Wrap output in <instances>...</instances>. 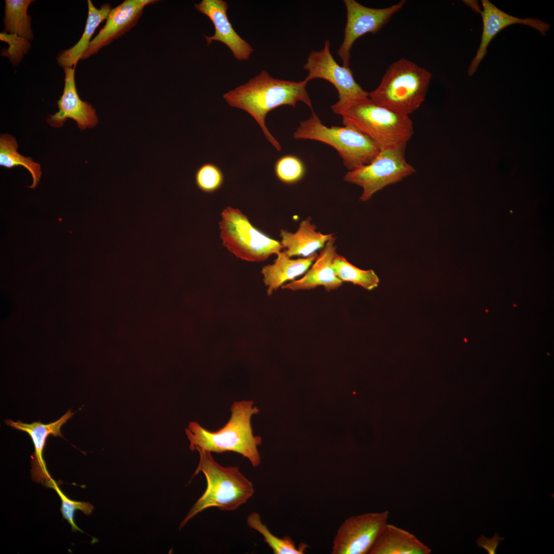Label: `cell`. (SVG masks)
<instances>
[{
    "label": "cell",
    "mask_w": 554,
    "mask_h": 554,
    "mask_svg": "<svg viewBox=\"0 0 554 554\" xmlns=\"http://www.w3.org/2000/svg\"><path fill=\"white\" fill-rule=\"evenodd\" d=\"M308 82L280 80L262 70L260 74L223 95L232 107L242 109L257 122L267 140L279 151L281 146L271 135L265 124L267 114L284 105L295 107L302 102L313 110L311 99L306 90Z\"/></svg>",
    "instance_id": "6da1fadb"
},
{
    "label": "cell",
    "mask_w": 554,
    "mask_h": 554,
    "mask_svg": "<svg viewBox=\"0 0 554 554\" xmlns=\"http://www.w3.org/2000/svg\"><path fill=\"white\" fill-rule=\"evenodd\" d=\"M331 108L334 113L342 116L344 126L368 136L380 150L406 149L413 134L409 115L381 106L369 96L338 101Z\"/></svg>",
    "instance_id": "7a4b0ae2"
},
{
    "label": "cell",
    "mask_w": 554,
    "mask_h": 554,
    "mask_svg": "<svg viewBox=\"0 0 554 554\" xmlns=\"http://www.w3.org/2000/svg\"><path fill=\"white\" fill-rule=\"evenodd\" d=\"M253 403L252 401L234 402L229 420L215 431L205 429L196 422H190L185 429L190 449L217 453L232 451L247 458L253 467L258 466L261 457L258 447L262 438L253 434L251 419L259 412Z\"/></svg>",
    "instance_id": "3957f363"
},
{
    "label": "cell",
    "mask_w": 554,
    "mask_h": 554,
    "mask_svg": "<svg viewBox=\"0 0 554 554\" xmlns=\"http://www.w3.org/2000/svg\"><path fill=\"white\" fill-rule=\"evenodd\" d=\"M199 453V463L194 476L202 472L206 479L207 487L181 522L180 529L207 508L234 510L246 503L254 493L252 483L240 471L238 466H223L215 461L211 452L200 451Z\"/></svg>",
    "instance_id": "277c9868"
},
{
    "label": "cell",
    "mask_w": 554,
    "mask_h": 554,
    "mask_svg": "<svg viewBox=\"0 0 554 554\" xmlns=\"http://www.w3.org/2000/svg\"><path fill=\"white\" fill-rule=\"evenodd\" d=\"M431 78L427 69L401 58L389 66L378 87L368 92V96L381 106L409 115L425 101Z\"/></svg>",
    "instance_id": "5b68a950"
},
{
    "label": "cell",
    "mask_w": 554,
    "mask_h": 554,
    "mask_svg": "<svg viewBox=\"0 0 554 554\" xmlns=\"http://www.w3.org/2000/svg\"><path fill=\"white\" fill-rule=\"evenodd\" d=\"M293 137L314 140L333 147L349 171L370 163L380 151L373 141L352 128L324 125L313 110L311 116L300 123Z\"/></svg>",
    "instance_id": "8992f818"
},
{
    "label": "cell",
    "mask_w": 554,
    "mask_h": 554,
    "mask_svg": "<svg viewBox=\"0 0 554 554\" xmlns=\"http://www.w3.org/2000/svg\"><path fill=\"white\" fill-rule=\"evenodd\" d=\"M221 215L219 225L222 244L238 258L260 262L283 248L280 242L253 226L239 209L228 206Z\"/></svg>",
    "instance_id": "52a82bcc"
},
{
    "label": "cell",
    "mask_w": 554,
    "mask_h": 554,
    "mask_svg": "<svg viewBox=\"0 0 554 554\" xmlns=\"http://www.w3.org/2000/svg\"><path fill=\"white\" fill-rule=\"evenodd\" d=\"M405 151L402 148L380 150L370 163L348 171L344 180L362 187L360 200L367 201L377 191L415 172L406 160Z\"/></svg>",
    "instance_id": "ba28073f"
},
{
    "label": "cell",
    "mask_w": 554,
    "mask_h": 554,
    "mask_svg": "<svg viewBox=\"0 0 554 554\" xmlns=\"http://www.w3.org/2000/svg\"><path fill=\"white\" fill-rule=\"evenodd\" d=\"M347 22L344 30L343 41L338 53L342 60V66L350 67V50L360 37L368 33L375 34L391 19L393 15L404 7L406 1L383 8L366 7L354 0H345Z\"/></svg>",
    "instance_id": "9c48e42d"
},
{
    "label": "cell",
    "mask_w": 554,
    "mask_h": 554,
    "mask_svg": "<svg viewBox=\"0 0 554 554\" xmlns=\"http://www.w3.org/2000/svg\"><path fill=\"white\" fill-rule=\"evenodd\" d=\"M389 511L370 512L347 519L334 538L332 554H368L384 526Z\"/></svg>",
    "instance_id": "30bf717a"
},
{
    "label": "cell",
    "mask_w": 554,
    "mask_h": 554,
    "mask_svg": "<svg viewBox=\"0 0 554 554\" xmlns=\"http://www.w3.org/2000/svg\"><path fill=\"white\" fill-rule=\"evenodd\" d=\"M303 68L309 72L304 79L307 82L321 78L333 85L338 92L339 102L368 96L369 93L355 81L350 67L339 65L333 58L328 39L322 49L310 52Z\"/></svg>",
    "instance_id": "8fae6325"
},
{
    "label": "cell",
    "mask_w": 554,
    "mask_h": 554,
    "mask_svg": "<svg viewBox=\"0 0 554 554\" xmlns=\"http://www.w3.org/2000/svg\"><path fill=\"white\" fill-rule=\"evenodd\" d=\"M155 0H125L112 9L106 22L92 39L81 60L96 54L100 49L130 31L138 23L145 6Z\"/></svg>",
    "instance_id": "7c38bea8"
},
{
    "label": "cell",
    "mask_w": 554,
    "mask_h": 554,
    "mask_svg": "<svg viewBox=\"0 0 554 554\" xmlns=\"http://www.w3.org/2000/svg\"><path fill=\"white\" fill-rule=\"evenodd\" d=\"M65 84L62 95L57 101L58 110L50 115L48 123L55 128L63 126L67 118L73 120L80 129L94 127L98 122L95 109L87 102L82 101L77 93L75 82V68H64Z\"/></svg>",
    "instance_id": "4fadbf2b"
},
{
    "label": "cell",
    "mask_w": 554,
    "mask_h": 554,
    "mask_svg": "<svg viewBox=\"0 0 554 554\" xmlns=\"http://www.w3.org/2000/svg\"><path fill=\"white\" fill-rule=\"evenodd\" d=\"M483 11H478L483 21V30L479 48L469 67L468 75L472 76L487 53V48L493 37L506 27L513 24L528 25L539 31L542 35L550 30V25L537 18L524 19L509 15L498 8L488 0L482 1Z\"/></svg>",
    "instance_id": "5bb4252c"
},
{
    "label": "cell",
    "mask_w": 554,
    "mask_h": 554,
    "mask_svg": "<svg viewBox=\"0 0 554 554\" xmlns=\"http://www.w3.org/2000/svg\"><path fill=\"white\" fill-rule=\"evenodd\" d=\"M195 8L207 16L214 27L213 35H204L208 45L214 41L226 45L238 60H247L253 51L252 47L235 32L230 22L227 11V3L223 0H202L194 4Z\"/></svg>",
    "instance_id": "9a60e30c"
},
{
    "label": "cell",
    "mask_w": 554,
    "mask_h": 554,
    "mask_svg": "<svg viewBox=\"0 0 554 554\" xmlns=\"http://www.w3.org/2000/svg\"><path fill=\"white\" fill-rule=\"evenodd\" d=\"M71 409L68 410L56 421L48 424L42 423L41 421L28 424L18 420L14 422L7 419L6 424L13 428L27 433L30 437L34 447L32 456V472L38 481L45 482V484L51 479L43 458L44 449L48 438L53 437H63L61 432V427L75 413Z\"/></svg>",
    "instance_id": "2e32d148"
},
{
    "label": "cell",
    "mask_w": 554,
    "mask_h": 554,
    "mask_svg": "<svg viewBox=\"0 0 554 554\" xmlns=\"http://www.w3.org/2000/svg\"><path fill=\"white\" fill-rule=\"evenodd\" d=\"M335 238L328 241L311 268L301 279L284 284L282 288L292 291L310 290L323 286L330 291L340 287L343 282L335 275L332 263L337 254Z\"/></svg>",
    "instance_id": "e0dca14e"
},
{
    "label": "cell",
    "mask_w": 554,
    "mask_h": 554,
    "mask_svg": "<svg viewBox=\"0 0 554 554\" xmlns=\"http://www.w3.org/2000/svg\"><path fill=\"white\" fill-rule=\"evenodd\" d=\"M311 217L309 216L302 221L294 233L284 229L280 231L282 238L280 242L288 256L308 257L335 238L332 233L324 234L316 231V227L311 223Z\"/></svg>",
    "instance_id": "ac0fdd59"
},
{
    "label": "cell",
    "mask_w": 554,
    "mask_h": 554,
    "mask_svg": "<svg viewBox=\"0 0 554 554\" xmlns=\"http://www.w3.org/2000/svg\"><path fill=\"white\" fill-rule=\"evenodd\" d=\"M276 255L273 264L264 266L262 270L268 295H271L286 281L293 280L306 272L318 256L315 252L304 258L291 259L284 250Z\"/></svg>",
    "instance_id": "d6986e66"
},
{
    "label": "cell",
    "mask_w": 554,
    "mask_h": 554,
    "mask_svg": "<svg viewBox=\"0 0 554 554\" xmlns=\"http://www.w3.org/2000/svg\"><path fill=\"white\" fill-rule=\"evenodd\" d=\"M431 551L414 535L387 523L368 554H429Z\"/></svg>",
    "instance_id": "ffe728a7"
},
{
    "label": "cell",
    "mask_w": 554,
    "mask_h": 554,
    "mask_svg": "<svg viewBox=\"0 0 554 554\" xmlns=\"http://www.w3.org/2000/svg\"><path fill=\"white\" fill-rule=\"evenodd\" d=\"M88 16L83 33L79 41L72 47L61 52L57 62L63 68L74 67L87 49L94 32L100 24L106 19L112 8L110 4L96 8L90 0L87 1Z\"/></svg>",
    "instance_id": "44dd1931"
},
{
    "label": "cell",
    "mask_w": 554,
    "mask_h": 554,
    "mask_svg": "<svg viewBox=\"0 0 554 554\" xmlns=\"http://www.w3.org/2000/svg\"><path fill=\"white\" fill-rule=\"evenodd\" d=\"M33 0H6L3 32L15 34L29 41L33 39L31 17L27 13Z\"/></svg>",
    "instance_id": "7402d4cb"
},
{
    "label": "cell",
    "mask_w": 554,
    "mask_h": 554,
    "mask_svg": "<svg viewBox=\"0 0 554 554\" xmlns=\"http://www.w3.org/2000/svg\"><path fill=\"white\" fill-rule=\"evenodd\" d=\"M16 139L8 134H2L0 137V165L11 169L22 166L30 173L33 182L29 187L35 188L40 181L42 171L40 165L33 161L30 157H25L18 151Z\"/></svg>",
    "instance_id": "603a6c76"
},
{
    "label": "cell",
    "mask_w": 554,
    "mask_h": 554,
    "mask_svg": "<svg viewBox=\"0 0 554 554\" xmlns=\"http://www.w3.org/2000/svg\"><path fill=\"white\" fill-rule=\"evenodd\" d=\"M332 268L335 275L343 282H350L368 290H371L379 285V277L373 270L361 269L337 253L333 260Z\"/></svg>",
    "instance_id": "cb8c5ba5"
},
{
    "label": "cell",
    "mask_w": 554,
    "mask_h": 554,
    "mask_svg": "<svg viewBox=\"0 0 554 554\" xmlns=\"http://www.w3.org/2000/svg\"><path fill=\"white\" fill-rule=\"evenodd\" d=\"M246 522L250 528L255 530L263 536L264 542L275 554H302L308 547L304 543L296 547L289 537L280 538L272 534L267 527L262 523L260 515L257 512L250 513L247 517Z\"/></svg>",
    "instance_id": "d4e9b609"
},
{
    "label": "cell",
    "mask_w": 554,
    "mask_h": 554,
    "mask_svg": "<svg viewBox=\"0 0 554 554\" xmlns=\"http://www.w3.org/2000/svg\"><path fill=\"white\" fill-rule=\"evenodd\" d=\"M274 172L282 183L291 184L301 180L305 175V167L302 160L291 154L280 157L274 164Z\"/></svg>",
    "instance_id": "484cf974"
},
{
    "label": "cell",
    "mask_w": 554,
    "mask_h": 554,
    "mask_svg": "<svg viewBox=\"0 0 554 554\" xmlns=\"http://www.w3.org/2000/svg\"><path fill=\"white\" fill-rule=\"evenodd\" d=\"M48 487L55 490L61 500V511L64 519L71 525L72 531H82L75 524L74 521L75 511L80 510L86 515H90L93 509V506L89 503L75 501L70 500L61 490L56 482L52 478L45 484Z\"/></svg>",
    "instance_id": "4316f807"
},
{
    "label": "cell",
    "mask_w": 554,
    "mask_h": 554,
    "mask_svg": "<svg viewBox=\"0 0 554 554\" xmlns=\"http://www.w3.org/2000/svg\"><path fill=\"white\" fill-rule=\"evenodd\" d=\"M224 180V174L216 165L207 163L202 165L195 174V182L198 188L205 193H212L219 189Z\"/></svg>",
    "instance_id": "83f0119b"
},
{
    "label": "cell",
    "mask_w": 554,
    "mask_h": 554,
    "mask_svg": "<svg viewBox=\"0 0 554 554\" xmlns=\"http://www.w3.org/2000/svg\"><path fill=\"white\" fill-rule=\"evenodd\" d=\"M0 39L9 45L7 49L2 51V55L8 57L14 66L19 63L31 47L28 39L3 31L0 33Z\"/></svg>",
    "instance_id": "f1b7e54d"
},
{
    "label": "cell",
    "mask_w": 554,
    "mask_h": 554,
    "mask_svg": "<svg viewBox=\"0 0 554 554\" xmlns=\"http://www.w3.org/2000/svg\"><path fill=\"white\" fill-rule=\"evenodd\" d=\"M503 540L504 538H500L498 533L496 532L491 539H488L484 536H481L478 539L477 544L479 547L483 548L488 553L495 554L500 541Z\"/></svg>",
    "instance_id": "f546056e"
}]
</instances>
